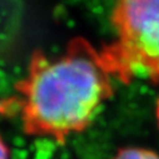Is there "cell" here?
<instances>
[{"label":"cell","mask_w":159,"mask_h":159,"mask_svg":"<svg viewBox=\"0 0 159 159\" xmlns=\"http://www.w3.org/2000/svg\"><path fill=\"white\" fill-rule=\"evenodd\" d=\"M100 53L80 40L57 57L35 54L18 84L25 133L64 140L84 130L111 94Z\"/></svg>","instance_id":"cell-1"},{"label":"cell","mask_w":159,"mask_h":159,"mask_svg":"<svg viewBox=\"0 0 159 159\" xmlns=\"http://www.w3.org/2000/svg\"><path fill=\"white\" fill-rule=\"evenodd\" d=\"M114 42L100 54L110 74L159 83V0H116Z\"/></svg>","instance_id":"cell-2"},{"label":"cell","mask_w":159,"mask_h":159,"mask_svg":"<svg viewBox=\"0 0 159 159\" xmlns=\"http://www.w3.org/2000/svg\"><path fill=\"white\" fill-rule=\"evenodd\" d=\"M113 159H159V155L145 148H124L119 150Z\"/></svg>","instance_id":"cell-3"},{"label":"cell","mask_w":159,"mask_h":159,"mask_svg":"<svg viewBox=\"0 0 159 159\" xmlns=\"http://www.w3.org/2000/svg\"><path fill=\"white\" fill-rule=\"evenodd\" d=\"M0 159H10L8 147L4 143V140L2 139V137H0Z\"/></svg>","instance_id":"cell-4"},{"label":"cell","mask_w":159,"mask_h":159,"mask_svg":"<svg viewBox=\"0 0 159 159\" xmlns=\"http://www.w3.org/2000/svg\"><path fill=\"white\" fill-rule=\"evenodd\" d=\"M157 119H158V124H159V99L157 103Z\"/></svg>","instance_id":"cell-5"}]
</instances>
